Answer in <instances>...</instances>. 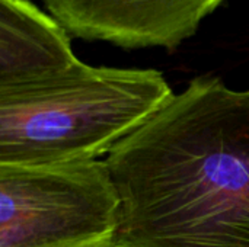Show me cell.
Listing matches in <instances>:
<instances>
[{
	"label": "cell",
	"mask_w": 249,
	"mask_h": 247,
	"mask_svg": "<svg viewBox=\"0 0 249 247\" xmlns=\"http://www.w3.org/2000/svg\"><path fill=\"white\" fill-rule=\"evenodd\" d=\"M114 247H249V90L197 77L105 159Z\"/></svg>",
	"instance_id": "1"
},
{
	"label": "cell",
	"mask_w": 249,
	"mask_h": 247,
	"mask_svg": "<svg viewBox=\"0 0 249 247\" xmlns=\"http://www.w3.org/2000/svg\"><path fill=\"white\" fill-rule=\"evenodd\" d=\"M79 63L53 15L29 0H0V90L54 79Z\"/></svg>",
	"instance_id": "5"
},
{
	"label": "cell",
	"mask_w": 249,
	"mask_h": 247,
	"mask_svg": "<svg viewBox=\"0 0 249 247\" xmlns=\"http://www.w3.org/2000/svg\"><path fill=\"white\" fill-rule=\"evenodd\" d=\"M73 36L121 48L175 49L225 0H42Z\"/></svg>",
	"instance_id": "4"
},
{
	"label": "cell",
	"mask_w": 249,
	"mask_h": 247,
	"mask_svg": "<svg viewBox=\"0 0 249 247\" xmlns=\"http://www.w3.org/2000/svg\"><path fill=\"white\" fill-rule=\"evenodd\" d=\"M172 96L158 70L82 61L54 79L0 90V165L44 167L98 160Z\"/></svg>",
	"instance_id": "2"
},
{
	"label": "cell",
	"mask_w": 249,
	"mask_h": 247,
	"mask_svg": "<svg viewBox=\"0 0 249 247\" xmlns=\"http://www.w3.org/2000/svg\"><path fill=\"white\" fill-rule=\"evenodd\" d=\"M121 198L105 160L0 165V247H114Z\"/></svg>",
	"instance_id": "3"
}]
</instances>
